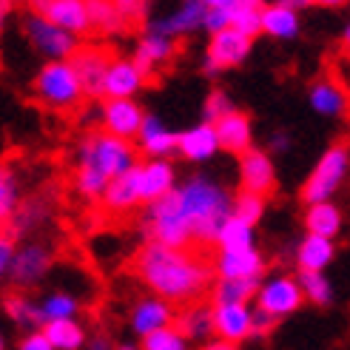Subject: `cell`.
Wrapping results in <instances>:
<instances>
[{
	"instance_id": "6da1fadb",
	"label": "cell",
	"mask_w": 350,
	"mask_h": 350,
	"mask_svg": "<svg viewBox=\"0 0 350 350\" xmlns=\"http://www.w3.org/2000/svg\"><path fill=\"white\" fill-rule=\"evenodd\" d=\"M134 271L154 296L185 308L194 305L214 279V268L205 259L163 242H146L134 256Z\"/></svg>"
},
{
	"instance_id": "7a4b0ae2",
	"label": "cell",
	"mask_w": 350,
	"mask_h": 350,
	"mask_svg": "<svg viewBox=\"0 0 350 350\" xmlns=\"http://www.w3.org/2000/svg\"><path fill=\"white\" fill-rule=\"evenodd\" d=\"M137 165V146H131V139H120L109 131H92L77 148L75 188L85 200H100L117 177Z\"/></svg>"
},
{
	"instance_id": "3957f363",
	"label": "cell",
	"mask_w": 350,
	"mask_h": 350,
	"mask_svg": "<svg viewBox=\"0 0 350 350\" xmlns=\"http://www.w3.org/2000/svg\"><path fill=\"white\" fill-rule=\"evenodd\" d=\"M177 205L191 228L197 245H214L219 237V228L234 214V200L228 188L222 183L205 177V174H194L185 183L177 185Z\"/></svg>"
},
{
	"instance_id": "277c9868",
	"label": "cell",
	"mask_w": 350,
	"mask_h": 350,
	"mask_svg": "<svg viewBox=\"0 0 350 350\" xmlns=\"http://www.w3.org/2000/svg\"><path fill=\"white\" fill-rule=\"evenodd\" d=\"M34 94L51 111H77L83 103V83L75 72L72 60H55L46 63L38 77H34Z\"/></svg>"
},
{
	"instance_id": "5b68a950",
	"label": "cell",
	"mask_w": 350,
	"mask_h": 350,
	"mask_svg": "<svg viewBox=\"0 0 350 350\" xmlns=\"http://www.w3.org/2000/svg\"><path fill=\"white\" fill-rule=\"evenodd\" d=\"M350 171V148L347 143H334L322 157L317 168L310 171V177L302 185V200L308 205H317V202H330V197L339 191V185L345 183Z\"/></svg>"
},
{
	"instance_id": "8992f818",
	"label": "cell",
	"mask_w": 350,
	"mask_h": 350,
	"mask_svg": "<svg viewBox=\"0 0 350 350\" xmlns=\"http://www.w3.org/2000/svg\"><path fill=\"white\" fill-rule=\"evenodd\" d=\"M23 34L31 43V49L46 57V63L72 60V55L80 49L77 34L60 29L57 23H51L49 17L40 14V12H31V14L23 17Z\"/></svg>"
},
{
	"instance_id": "52a82bcc",
	"label": "cell",
	"mask_w": 350,
	"mask_h": 350,
	"mask_svg": "<svg viewBox=\"0 0 350 350\" xmlns=\"http://www.w3.org/2000/svg\"><path fill=\"white\" fill-rule=\"evenodd\" d=\"M302 302H305V291L299 285V279H291V276H271L259 285V293H256V308L268 310L276 319L299 310Z\"/></svg>"
},
{
	"instance_id": "ba28073f",
	"label": "cell",
	"mask_w": 350,
	"mask_h": 350,
	"mask_svg": "<svg viewBox=\"0 0 350 350\" xmlns=\"http://www.w3.org/2000/svg\"><path fill=\"white\" fill-rule=\"evenodd\" d=\"M111 63L114 57L103 46H80L72 55V66L83 83V92L89 97H103V85H106V75Z\"/></svg>"
},
{
	"instance_id": "9c48e42d",
	"label": "cell",
	"mask_w": 350,
	"mask_h": 350,
	"mask_svg": "<svg viewBox=\"0 0 350 350\" xmlns=\"http://www.w3.org/2000/svg\"><path fill=\"white\" fill-rule=\"evenodd\" d=\"M174 51H177V38H171L168 31H163V29H157L154 23H148L146 31H143V38L137 40L134 60L146 72V77H151L160 66L171 63Z\"/></svg>"
},
{
	"instance_id": "30bf717a",
	"label": "cell",
	"mask_w": 350,
	"mask_h": 350,
	"mask_svg": "<svg viewBox=\"0 0 350 350\" xmlns=\"http://www.w3.org/2000/svg\"><path fill=\"white\" fill-rule=\"evenodd\" d=\"M100 117H103V131H109L120 139H137L146 122V111L134 100H106L100 109Z\"/></svg>"
},
{
	"instance_id": "8fae6325",
	"label": "cell",
	"mask_w": 350,
	"mask_h": 350,
	"mask_svg": "<svg viewBox=\"0 0 350 350\" xmlns=\"http://www.w3.org/2000/svg\"><path fill=\"white\" fill-rule=\"evenodd\" d=\"M239 183H242V191L268 197L276 185V168H273L271 154L262 148L245 151L239 157Z\"/></svg>"
},
{
	"instance_id": "7c38bea8",
	"label": "cell",
	"mask_w": 350,
	"mask_h": 350,
	"mask_svg": "<svg viewBox=\"0 0 350 350\" xmlns=\"http://www.w3.org/2000/svg\"><path fill=\"white\" fill-rule=\"evenodd\" d=\"M49 268H51V251L40 242H29L23 248H17L9 279L17 288H31L49 273Z\"/></svg>"
},
{
	"instance_id": "4fadbf2b",
	"label": "cell",
	"mask_w": 350,
	"mask_h": 350,
	"mask_svg": "<svg viewBox=\"0 0 350 350\" xmlns=\"http://www.w3.org/2000/svg\"><path fill=\"white\" fill-rule=\"evenodd\" d=\"M129 322H131V330L139 339L157 334V330H165L171 325H177V319H174V305L160 299V296H146V299H139L131 308Z\"/></svg>"
},
{
	"instance_id": "5bb4252c",
	"label": "cell",
	"mask_w": 350,
	"mask_h": 350,
	"mask_svg": "<svg viewBox=\"0 0 350 350\" xmlns=\"http://www.w3.org/2000/svg\"><path fill=\"white\" fill-rule=\"evenodd\" d=\"M134 143L137 151H143L148 160H168L171 154L180 151V134H174L157 114H146V122Z\"/></svg>"
},
{
	"instance_id": "9a60e30c",
	"label": "cell",
	"mask_w": 350,
	"mask_h": 350,
	"mask_svg": "<svg viewBox=\"0 0 350 350\" xmlns=\"http://www.w3.org/2000/svg\"><path fill=\"white\" fill-rule=\"evenodd\" d=\"M308 100H310V109L322 117H345L350 111V92L336 77H327V75L310 83Z\"/></svg>"
},
{
	"instance_id": "2e32d148",
	"label": "cell",
	"mask_w": 350,
	"mask_h": 350,
	"mask_svg": "<svg viewBox=\"0 0 350 350\" xmlns=\"http://www.w3.org/2000/svg\"><path fill=\"white\" fill-rule=\"evenodd\" d=\"M146 72L137 66V60H122L117 57L106 75V85H103V97L106 100H131L146 83Z\"/></svg>"
},
{
	"instance_id": "e0dca14e",
	"label": "cell",
	"mask_w": 350,
	"mask_h": 350,
	"mask_svg": "<svg viewBox=\"0 0 350 350\" xmlns=\"http://www.w3.org/2000/svg\"><path fill=\"white\" fill-rule=\"evenodd\" d=\"M214 322H217V336L228 342H242L251 336L254 330V308L248 302H228V305H214Z\"/></svg>"
},
{
	"instance_id": "ac0fdd59",
	"label": "cell",
	"mask_w": 350,
	"mask_h": 350,
	"mask_svg": "<svg viewBox=\"0 0 350 350\" xmlns=\"http://www.w3.org/2000/svg\"><path fill=\"white\" fill-rule=\"evenodd\" d=\"M251 55V38L242 34L237 29H225L219 34H211V43H208V60H214L219 68H234L239 63H245Z\"/></svg>"
},
{
	"instance_id": "d6986e66",
	"label": "cell",
	"mask_w": 350,
	"mask_h": 350,
	"mask_svg": "<svg viewBox=\"0 0 350 350\" xmlns=\"http://www.w3.org/2000/svg\"><path fill=\"white\" fill-rule=\"evenodd\" d=\"M139 185H143V202H157L177 188V171L168 160L139 163Z\"/></svg>"
},
{
	"instance_id": "ffe728a7",
	"label": "cell",
	"mask_w": 350,
	"mask_h": 350,
	"mask_svg": "<svg viewBox=\"0 0 350 350\" xmlns=\"http://www.w3.org/2000/svg\"><path fill=\"white\" fill-rule=\"evenodd\" d=\"M51 23L72 34H89L92 31V14H89V0H51V3L40 12Z\"/></svg>"
},
{
	"instance_id": "44dd1931",
	"label": "cell",
	"mask_w": 350,
	"mask_h": 350,
	"mask_svg": "<svg viewBox=\"0 0 350 350\" xmlns=\"http://www.w3.org/2000/svg\"><path fill=\"white\" fill-rule=\"evenodd\" d=\"M217 129V137H219V146L222 151H231V154H245L251 151V143H254V131H251V117L234 109L231 114H225L219 122H214Z\"/></svg>"
},
{
	"instance_id": "7402d4cb",
	"label": "cell",
	"mask_w": 350,
	"mask_h": 350,
	"mask_svg": "<svg viewBox=\"0 0 350 350\" xmlns=\"http://www.w3.org/2000/svg\"><path fill=\"white\" fill-rule=\"evenodd\" d=\"M219 137H217V129L211 122H200V126L188 129L180 134V157L188 163H205L219 151Z\"/></svg>"
},
{
	"instance_id": "603a6c76",
	"label": "cell",
	"mask_w": 350,
	"mask_h": 350,
	"mask_svg": "<svg viewBox=\"0 0 350 350\" xmlns=\"http://www.w3.org/2000/svg\"><path fill=\"white\" fill-rule=\"evenodd\" d=\"M265 271V259L256 248L248 251H219L217 276L219 279H259Z\"/></svg>"
},
{
	"instance_id": "cb8c5ba5",
	"label": "cell",
	"mask_w": 350,
	"mask_h": 350,
	"mask_svg": "<svg viewBox=\"0 0 350 350\" xmlns=\"http://www.w3.org/2000/svg\"><path fill=\"white\" fill-rule=\"evenodd\" d=\"M205 12H208L205 0H183V3L174 9L168 17H163V21H154V26L168 31L171 38H180V34H191V31L202 29Z\"/></svg>"
},
{
	"instance_id": "d4e9b609",
	"label": "cell",
	"mask_w": 350,
	"mask_h": 350,
	"mask_svg": "<svg viewBox=\"0 0 350 350\" xmlns=\"http://www.w3.org/2000/svg\"><path fill=\"white\" fill-rule=\"evenodd\" d=\"M103 202H106L109 211H131V208H137L139 202H143V185H139V165L131 168L129 174H122V177H117L109 188L106 194H103Z\"/></svg>"
},
{
	"instance_id": "484cf974",
	"label": "cell",
	"mask_w": 350,
	"mask_h": 350,
	"mask_svg": "<svg viewBox=\"0 0 350 350\" xmlns=\"http://www.w3.org/2000/svg\"><path fill=\"white\" fill-rule=\"evenodd\" d=\"M177 327L180 334L191 342H211V336L217 334V322H214V308L208 305H188L180 317H177Z\"/></svg>"
},
{
	"instance_id": "4316f807",
	"label": "cell",
	"mask_w": 350,
	"mask_h": 350,
	"mask_svg": "<svg viewBox=\"0 0 350 350\" xmlns=\"http://www.w3.org/2000/svg\"><path fill=\"white\" fill-rule=\"evenodd\" d=\"M334 256H336L334 239L327 237L308 234L296 245V265H299V271H325L334 262Z\"/></svg>"
},
{
	"instance_id": "83f0119b",
	"label": "cell",
	"mask_w": 350,
	"mask_h": 350,
	"mask_svg": "<svg viewBox=\"0 0 350 350\" xmlns=\"http://www.w3.org/2000/svg\"><path fill=\"white\" fill-rule=\"evenodd\" d=\"M262 31L276 40H293L296 34H299V14L288 6L271 3L262 9Z\"/></svg>"
},
{
	"instance_id": "f1b7e54d",
	"label": "cell",
	"mask_w": 350,
	"mask_h": 350,
	"mask_svg": "<svg viewBox=\"0 0 350 350\" xmlns=\"http://www.w3.org/2000/svg\"><path fill=\"white\" fill-rule=\"evenodd\" d=\"M305 228H308V234L334 239L342 231V211H339L334 202L308 205V211H305Z\"/></svg>"
},
{
	"instance_id": "f546056e",
	"label": "cell",
	"mask_w": 350,
	"mask_h": 350,
	"mask_svg": "<svg viewBox=\"0 0 350 350\" xmlns=\"http://www.w3.org/2000/svg\"><path fill=\"white\" fill-rule=\"evenodd\" d=\"M217 248L219 251H248V248H256V245H254V225L239 219L237 214H231L228 219H225L222 228H219Z\"/></svg>"
},
{
	"instance_id": "4dcf8cb0",
	"label": "cell",
	"mask_w": 350,
	"mask_h": 350,
	"mask_svg": "<svg viewBox=\"0 0 350 350\" xmlns=\"http://www.w3.org/2000/svg\"><path fill=\"white\" fill-rule=\"evenodd\" d=\"M89 14H92V31L100 34H117L129 26L117 0H89Z\"/></svg>"
},
{
	"instance_id": "1f68e13d",
	"label": "cell",
	"mask_w": 350,
	"mask_h": 350,
	"mask_svg": "<svg viewBox=\"0 0 350 350\" xmlns=\"http://www.w3.org/2000/svg\"><path fill=\"white\" fill-rule=\"evenodd\" d=\"M211 293H214V305L251 302L259 293V279H217Z\"/></svg>"
},
{
	"instance_id": "d6a6232c",
	"label": "cell",
	"mask_w": 350,
	"mask_h": 350,
	"mask_svg": "<svg viewBox=\"0 0 350 350\" xmlns=\"http://www.w3.org/2000/svg\"><path fill=\"white\" fill-rule=\"evenodd\" d=\"M43 334L57 350H80L85 345V330L77 319H63V322H49L43 325Z\"/></svg>"
},
{
	"instance_id": "836d02e7",
	"label": "cell",
	"mask_w": 350,
	"mask_h": 350,
	"mask_svg": "<svg viewBox=\"0 0 350 350\" xmlns=\"http://www.w3.org/2000/svg\"><path fill=\"white\" fill-rule=\"evenodd\" d=\"M77 310H80V299H77L75 293H66V291H51L49 296H43V302H40L43 325L63 322V319H75Z\"/></svg>"
},
{
	"instance_id": "e575fe53",
	"label": "cell",
	"mask_w": 350,
	"mask_h": 350,
	"mask_svg": "<svg viewBox=\"0 0 350 350\" xmlns=\"http://www.w3.org/2000/svg\"><path fill=\"white\" fill-rule=\"evenodd\" d=\"M299 285L305 291V299H310L313 305H330L334 302V285L325 276V271H299Z\"/></svg>"
},
{
	"instance_id": "d590c367",
	"label": "cell",
	"mask_w": 350,
	"mask_h": 350,
	"mask_svg": "<svg viewBox=\"0 0 350 350\" xmlns=\"http://www.w3.org/2000/svg\"><path fill=\"white\" fill-rule=\"evenodd\" d=\"M6 317L21 325V327H34V325H43V313H40V302L34 305L29 302L26 296L14 293V296H6Z\"/></svg>"
},
{
	"instance_id": "8d00e7d4",
	"label": "cell",
	"mask_w": 350,
	"mask_h": 350,
	"mask_svg": "<svg viewBox=\"0 0 350 350\" xmlns=\"http://www.w3.org/2000/svg\"><path fill=\"white\" fill-rule=\"evenodd\" d=\"M46 217H49V205L43 200H29V202H23L21 208H17V214L12 217L9 225H12V231L21 237V234L34 231Z\"/></svg>"
},
{
	"instance_id": "74e56055",
	"label": "cell",
	"mask_w": 350,
	"mask_h": 350,
	"mask_svg": "<svg viewBox=\"0 0 350 350\" xmlns=\"http://www.w3.org/2000/svg\"><path fill=\"white\" fill-rule=\"evenodd\" d=\"M17 177L12 168H3L0 171V222L9 225L12 217L17 214V208H21V194H17Z\"/></svg>"
},
{
	"instance_id": "f35d334b",
	"label": "cell",
	"mask_w": 350,
	"mask_h": 350,
	"mask_svg": "<svg viewBox=\"0 0 350 350\" xmlns=\"http://www.w3.org/2000/svg\"><path fill=\"white\" fill-rule=\"evenodd\" d=\"M234 214L245 222L256 225L265 214V197L262 194H251V191H239L237 200H234Z\"/></svg>"
},
{
	"instance_id": "ab89813d",
	"label": "cell",
	"mask_w": 350,
	"mask_h": 350,
	"mask_svg": "<svg viewBox=\"0 0 350 350\" xmlns=\"http://www.w3.org/2000/svg\"><path fill=\"white\" fill-rule=\"evenodd\" d=\"M143 350H188V339L180 334L177 325H171L165 330H157V334L146 336Z\"/></svg>"
},
{
	"instance_id": "60d3db41",
	"label": "cell",
	"mask_w": 350,
	"mask_h": 350,
	"mask_svg": "<svg viewBox=\"0 0 350 350\" xmlns=\"http://www.w3.org/2000/svg\"><path fill=\"white\" fill-rule=\"evenodd\" d=\"M237 106L231 103V97L225 94V92H219V89H214L211 94L205 97V106H202V122H219L225 114H231Z\"/></svg>"
},
{
	"instance_id": "b9f144b4",
	"label": "cell",
	"mask_w": 350,
	"mask_h": 350,
	"mask_svg": "<svg viewBox=\"0 0 350 350\" xmlns=\"http://www.w3.org/2000/svg\"><path fill=\"white\" fill-rule=\"evenodd\" d=\"M231 29L248 34V38L254 40L256 34L262 31V9H239V6H234V23H231Z\"/></svg>"
},
{
	"instance_id": "7bdbcfd3",
	"label": "cell",
	"mask_w": 350,
	"mask_h": 350,
	"mask_svg": "<svg viewBox=\"0 0 350 350\" xmlns=\"http://www.w3.org/2000/svg\"><path fill=\"white\" fill-rule=\"evenodd\" d=\"M231 23H234V6H208L202 29L208 34H219L225 29H231Z\"/></svg>"
},
{
	"instance_id": "ee69618b",
	"label": "cell",
	"mask_w": 350,
	"mask_h": 350,
	"mask_svg": "<svg viewBox=\"0 0 350 350\" xmlns=\"http://www.w3.org/2000/svg\"><path fill=\"white\" fill-rule=\"evenodd\" d=\"M276 322H279V319H276V317H271L268 310L254 308V330H251V336H268Z\"/></svg>"
},
{
	"instance_id": "f6af8a7d",
	"label": "cell",
	"mask_w": 350,
	"mask_h": 350,
	"mask_svg": "<svg viewBox=\"0 0 350 350\" xmlns=\"http://www.w3.org/2000/svg\"><path fill=\"white\" fill-rule=\"evenodd\" d=\"M120 12L126 14V21H139V17H146V9H148V0H117Z\"/></svg>"
},
{
	"instance_id": "bcb514c9",
	"label": "cell",
	"mask_w": 350,
	"mask_h": 350,
	"mask_svg": "<svg viewBox=\"0 0 350 350\" xmlns=\"http://www.w3.org/2000/svg\"><path fill=\"white\" fill-rule=\"evenodd\" d=\"M17 350H57V347L51 345L49 336L40 330V334H29V336H23V342H21V347H17Z\"/></svg>"
},
{
	"instance_id": "7dc6e473",
	"label": "cell",
	"mask_w": 350,
	"mask_h": 350,
	"mask_svg": "<svg viewBox=\"0 0 350 350\" xmlns=\"http://www.w3.org/2000/svg\"><path fill=\"white\" fill-rule=\"evenodd\" d=\"M17 256V248H14V242L9 237L0 239V273H9L12 271V262Z\"/></svg>"
},
{
	"instance_id": "c3c4849f",
	"label": "cell",
	"mask_w": 350,
	"mask_h": 350,
	"mask_svg": "<svg viewBox=\"0 0 350 350\" xmlns=\"http://www.w3.org/2000/svg\"><path fill=\"white\" fill-rule=\"evenodd\" d=\"M202 350H239L237 347V342H228V339H211V342H205V347Z\"/></svg>"
},
{
	"instance_id": "681fc988",
	"label": "cell",
	"mask_w": 350,
	"mask_h": 350,
	"mask_svg": "<svg viewBox=\"0 0 350 350\" xmlns=\"http://www.w3.org/2000/svg\"><path fill=\"white\" fill-rule=\"evenodd\" d=\"M350 0H310V6H325V9H342Z\"/></svg>"
},
{
	"instance_id": "f907efd6",
	"label": "cell",
	"mask_w": 350,
	"mask_h": 350,
	"mask_svg": "<svg viewBox=\"0 0 350 350\" xmlns=\"http://www.w3.org/2000/svg\"><path fill=\"white\" fill-rule=\"evenodd\" d=\"M85 350H114V347H111V342H109L106 336H94Z\"/></svg>"
},
{
	"instance_id": "816d5d0a",
	"label": "cell",
	"mask_w": 350,
	"mask_h": 350,
	"mask_svg": "<svg viewBox=\"0 0 350 350\" xmlns=\"http://www.w3.org/2000/svg\"><path fill=\"white\" fill-rule=\"evenodd\" d=\"M279 6H288V9H293V12H299V9H305V6H310V0H276Z\"/></svg>"
},
{
	"instance_id": "f5cc1de1",
	"label": "cell",
	"mask_w": 350,
	"mask_h": 350,
	"mask_svg": "<svg viewBox=\"0 0 350 350\" xmlns=\"http://www.w3.org/2000/svg\"><path fill=\"white\" fill-rule=\"evenodd\" d=\"M234 6H239V9H265V0H234Z\"/></svg>"
},
{
	"instance_id": "db71d44e",
	"label": "cell",
	"mask_w": 350,
	"mask_h": 350,
	"mask_svg": "<svg viewBox=\"0 0 350 350\" xmlns=\"http://www.w3.org/2000/svg\"><path fill=\"white\" fill-rule=\"evenodd\" d=\"M271 148H273V151H285V148H288V137H285V134H273V137H271Z\"/></svg>"
},
{
	"instance_id": "11a10c76",
	"label": "cell",
	"mask_w": 350,
	"mask_h": 350,
	"mask_svg": "<svg viewBox=\"0 0 350 350\" xmlns=\"http://www.w3.org/2000/svg\"><path fill=\"white\" fill-rule=\"evenodd\" d=\"M342 51H345V57L350 60V26H347L345 34H342Z\"/></svg>"
},
{
	"instance_id": "9f6ffc18",
	"label": "cell",
	"mask_w": 350,
	"mask_h": 350,
	"mask_svg": "<svg viewBox=\"0 0 350 350\" xmlns=\"http://www.w3.org/2000/svg\"><path fill=\"white\" fill-rule=\"evenodd\" d=\"M49 3H51V0H29V6H31L34 12H43Z\"/></svg>"
},
{
	"instance_id": "6f0895ef",
	"label": "cell",
	"mask_w": 350,
	"mask_h": 350,
	"mask_svg": "<svg viewBox=\"0 0 350 350\" xmlns=\"http://www.w3.org/2000/svg\"><path fill=\"white\" fill-rule=\"evenodd\" d=\"M208 6H234V0H205Z\"/></svg>"
},
{
	"instance_id": "680465c9",
	"label": "cell",
	"mask_w": 350,
	"mask_h": 350,
	"mask_svg": "<svg viewBox=\"0 0 350 350\" xmlns=\"http://www.w3.org/2000/svg\"><path fill=\"white\" fill-rule=\"evenodd\" d=\"M114 350H134L131 345H122V347H114Z\"/></svg>"
},
{
	"instance_id": "91938a15",
	"label": "cell",
	"mask_w": 350,
	"mask_h": 350,
	"mask_svg": "<svg viewBox=\"0 0 350 350\" xmlns=\"http://www.w3.org/2000/svg\"><path fill=\"white\" fill-rule=\"evenodd\" d=\"M3 3H6V6H9V3H21V0H3Z\"/></svg>"
}]
</instances>
